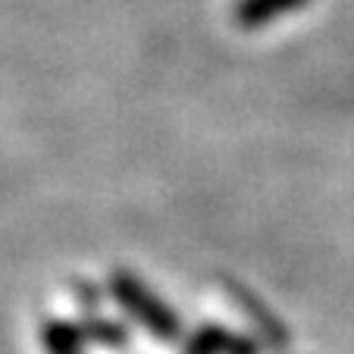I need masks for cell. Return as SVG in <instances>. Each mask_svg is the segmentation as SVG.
Wrapping results in <instances>:
<instances>
[{
    "instance_id": "obj_2",
    "label": "cell",
    "mask_w": 354,
    "mask_h": 354,
    "mask_svg": "<svg viewBox=\"0 0 354 354\" xmlns=\"http://www.w3.org/2000/svg\"><path fill=\"white\" fill-rule=\"evenodd\" d=\"M304 3H310V0H239L235 3V22L241 28H261L301 10Z\"/></svg>"
},
{
    "instance_id": "obj_1",
    "label": "cell",
    "mask_w": 354,
    "mask_h": 354,
    "mask_svg": "<svg viewBox=\"0 0 354 354\" xmlns=\"http://www.w3.org/2000/svg\"><path fill=\"white\" fill-rule=\"evenodd\" d=\"M116 298H120L122 304H126V310H132L135 320L145 323L151 333L163 335V339L176 335L179 323H176L173 310H169L160 298H154L138 279H132V276H116Z\"/></svg>"
},
{
    "instance_id": "obj_3",
    "label": "cell",
    "mask_w": 354,
    "mask_h": 354,
    "mask_svg": "<svg viewBox=\"0 0 354 354\" xmlns=\"http://www.w3.org/2000/svg\"><path fill=\"white\" fill-rule=\"evenodd\" d=\"M47 335V348H50V354H79V348H75V335L69 333V329L63 326H47L44 329Z\"/></svg>"
}]
</instances>
